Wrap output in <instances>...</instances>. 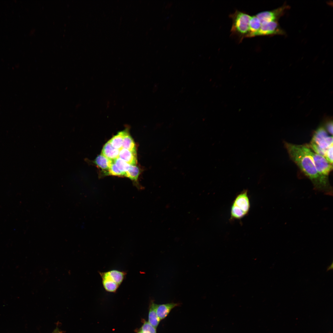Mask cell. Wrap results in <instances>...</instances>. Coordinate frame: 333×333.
<instances>
[{
	"label": "cell",
	"mask_w": 333,
	"mask_h": 333,
	"mask_svg": "<svg viewBox=\"0 0 333 333\" xmlns=\"http://www.w3.org/2000/svg\"><path fill=\"white\" fill-rule=\"evenodd\" d=\"M285 146L291 159L310 179L315 188L325 191L330 189L328 177L321 175L317 171L310 154L308 146L287 142Z\"/></svg>",
	"instance_id": "6da1fadb"
},
{
	"label": "cell",
	"mask_w": 333,
	"mask_h": 333,
	"mask_svg": "<svg viewBox=\"0 0 333 333\" xmlns=\"http://www.w3.org/2000/svg\"><path fill=\"white\" fill-rule=\"evenodd\" d=\"M232 20L231 32L240 39V41L247 37L249 32V23L251 16L247 13L236 10L229 15Z\"/></svg>",
	"instance_id": "7a4b0ae2"
},
{
	"label": "cell",
	"mask_w": 333,
	"mask_h": 333,
	"mask_svg": "<svg viewBox=\"0 0 333 333\" xmlns=\"http://www.w3.org/2000/svg\"><path fill=\"white\" fill-rule=\"evenodd\" d=\"M250 208L248 191L244 190L236 196L232 202L231 208V219L232 220L242 219L248 214Z\"/></svg>",
	"instance_id": "3957f363"
},
{
	"label": "cell",
	"mask_w": 333,
	"mask_h": 333,
	"mask_svg": "<svg viewBox=\"0 0 333 333\" xmlns=\"http://www.w3.org/2000/svg\"><path fill=\"white\" fill-rule=\"evenodd\" d=\"M309 153L319 173L322 175L328 177L332 170V164L329 162L324 156L314 152L310 147Z\"/></svg>",
	"instance_id": "277c9868"
},
{
	"label": "cell",
	"mask_w": 333,
	"mask_h": 333,
	"mask_svg": "<svg viewBox=\"0 0 333 333\" xmlns=\"http://www.w3.org/2000/svg\"><path fill=\"white\" fill-rule=\"evenodd\" d=\"M290 8L288 5H285L273 10L258 13L255 15L261 23L271 21H278L279 18Z\"/></svg>",
	"instance_id": "5b68a950"
},
{
	"label": "cell",
	"mask_w": 333,
	"mask_h": 333,
	"mask_svg": "<svg viewBox=\"0 0 333 333\" xmlns=\"http://www.w3.org/2000/svg\"><path fill=\"white\" fill-rule=\"evenodd\" d=\"M311 141L320 148L326 150L333 145V138L329 136L324 128L321 127L314 133Z\"/></svg>",
	"instance_id": "8992f818"
},
{
	"label": "cell",
	"mask_w": 333,
	"mask_h": 333,
	"mask_svg": "<svg viewBox=\"0 0 333 333\" xmlns=\"http://www.w3.org/2000/svg\"><path fill=\"white\" fill-rule=\"evenodd\" d=\"M285 31L280 27L278 21H271L261 23L256 36L284 35Z\"/></svg>",
	"instance_id": "52a82bcc"
},
{
	"label": "cell",
	"mask_w": 333,
	"mask_h": 333,
	"mask_svg": "<svg viewBox=\"0 0 333 333\" xmlns=\"http://www.w3.org/2000/svg\"><path fill=\"white\" fill-rule=\"evenodd\" d=\"M179 305V303L174 302L157 304L156 312L160 320L166 318L173 309Z\"/></svg>",
	"instance_id": "ba28073f"
},
{
	"label": "cell",
	"mask_w": 333,
	"mask_h": 333,
	"mask_svg": "<svg viewBox=\"0 0 333 333\" xmlns=\"http://www.w3.org/2000/svg\"><path fill=\"white\" fill-rule=\"evenodd\" d=\"M102 280V283L105 290L107 292L115 293L119 285L112 280L105 272H99Z\"/></svg>",
	"instance_id": "9c48e42d"
},
{
	"label": "cell",
	"mask_w": 333,
	"mask_h": 333,
	"mask_svg": "<svg viewBox=\"0 0 333 333\" xmlns=\"http://www.w3.org/2000/svg\"><path fill=\"white\" fill-rule=\"evenodd\" d=\"M119 158L130 165H136L137 163L136 153L125 149L122 148L120 150Z\"/></svg>",
	"instance_id": "30bf717a"
},
{
	"label": "cell",
	"mask_w": 333,
	"mask_h": 333,
	"mask_svg": "<svg viewBox=\"0 0 333 333\" xmlns=\"http://www.w3.org/2000/svg\"><path fill=\"white\" fill-rule=\"evenodd\" d=\"M157 305L153 300L150 301L149 307L148 320V322L156 329L161 321L157 314Z\"/></svg>",
	"instance_id": "8fae6325"
},
{
	"label": "cell",
	"mask_w": 333,
	"mask_h": 333,
	"mask_svg": "<svg viewBox=\"0 0 333 333\" xmlns=\"http://www.w3.org/2000/svg\"><path fill=\"white\" fill-rule=\"evenodd\" d=\"M120 150L113 148L109 141L104 145L101 154L113 161L119 158Z\"/></svg>",
	"instance_id": "7c38bea8"
},
{
	"label": "cell",
	"mask_w": 333,
	"mask_h": 333,
	"mask_svg": "<svg viewBox=\"0 0 333 333\" xmlns=\"http://www.w3.org/2000/svg\"><path fill=\"white\" fill-rule=\"evenodd\" d=\"M261 26L260 21L256 15L251 16L249 23V32L247 37L256 36Z\"/></svg>",
	"instance_id": "4fadbf2b"
},
{
	"label": "cell",
	"mask_w": 333,
	"mask_h": 333,
	"mask_svg": "<svg viewBox=\"0 0 333 333\" xmlns=\"http://www.w3.org/2000/svg\"><path fill=\"white\" fill-rule=\"evenodd\" d=\"M105 272L112 280L119 286L123 281L126 274L125 272L116 269L111 270Z\"/></svg>",
	"instance_id": "5bb4252c"
},
{
	"label": "cell",
	"mask_w": 333,
	"mask_h": 333,
	"mask_svg": "<svg viewBox=\"0 0 333 333\" xmlns=\"http://www.w3.org/2000/svg\"><path fill=\"white\" fill-rule=\"evenodd\" d=\"M113 162L101 154L98 155L93 161L98 167L107 172Z\"/></svg>",
	"instance_id": "9a60e30c"
},
{
	"label": "cell",
	"mask_w": 333,
	"mask_h": 333,
	"mask_svg": "<svg viewBox=\"0 0 333 333\" xmlns=\"http://www.w3.org/2000/svg\"><path fill=\"white\" fill-rule=\"evenodd\" d=\"M122 148L136 153L135 143L126 130L123 140Z\"/></svg>",
	"instance_id": "2e32d148"
},
{
	"label": "cell",
	"mask_w": 333,
	"mask_h": 333,
	"mask_svg": "<svg viewBox=\"0 0 333 333\" xmlns=\"http://www.w3.org/2000/svg\"><path fill=\"white\" fill-rule=\"evenodd\" d=\"M126 130L119 132L109 141L113 148L119 150L122 148L123 140Z\"/></svg>",
	"instance_id": "e0dca14e"
},
{
	"label": "cell",
	"mask_w": 333,
	"mask_h": 333,
	"mask_svg": "<svg viewBox=\"0 0 333 333\" xmlns=\"http://www.w3.org/2000/svg\"><path fill=\"white\" fill-rule=\"evenodd\" d=\"M139 174V169L136 165H130L129 169L126 173L125 177L133 181H136Z\"/></svg>",
	"instance_id": "ac0fdd59"
},
{
	"label": "cell",
	"mask_w": 333,
	"mask_h": 333,
	"mask_svg": "<svg viewBox=\"0 0 333 333\" xmlns=\"http://www.w3.org/2000/svg\"><path fill=\"white\" fill-rule=\"evenodd\" d=\"M114 162L118 169L123 173L125 176L126 173L129 169L130 165L119 158L115 159Z\"/></svg>",
	"instance_id": "d6986e66"
},
{
	"label": "cell",
	"mask_w": 333,
	"mask_h": 333,
	"mask_svg": "<svg viewBox=\"0 0 333 333\" xmlns=\"http://www.w3.org/2000/svg\"><path fill=\"white\" fill-rule=\"evenodd\" d=\"M143 325L140 328L142 333H157L156 328L151 325L148 321L142 319Z\"/></svg>",
	"instance_id": "ffe728a7"
},
{
	"label": "cell",
	"mask_w": 333,
	"mask_h": 333,
	"mask_svg": "<svg viewBox=\"0 0 333 333\" xmlns=\"http://www.w3.org/2000/svg\"><path fill=\"white\" fill-rule=\"evenodd\" d=\"M107 173L108 175H110L120 177L124 176L123 173L118 169L114 162L112 164Z\"/></svg>",
	"instance_id": "44dd1931"
},
{
	"label": "cell",
	"mask_w": 333,
	"mask_h": 333,
	"mask_svg": "<svg viewBox=\"0 0 333 333\" xmlns=\"http://www.w3.org/2000/svg\"><path fill=\"white\" fill-rule=\"evenodd\" d=\"M333 145L328 148L326 151L325 157L331 163H333Z\"/></svg>",
	"instance_id": "7402d4cb"
},
{
	"label": "cell",
	"mask_w": 333,
	"mask_h": 333,
	"mask_svg": "<svg viewBox=\"0 0 333 333\" xmlns=\"http://www.w3.org/2000/svg\"><path fill=\"white\" fill-rule=\"evenodd\" d=\"M326 128L327 131L331 134H333V122L332 121L328 122L326 125Z\"/></svg>",
	"instance_id": "603a6c76"
},
{
	"label": "cell",
	"mask_w": 333,
	"mask_h": 333,
	"mask_svg": "<svg viewBox=\"0 0 333 333\" xmlns=\"http://www.w3.org/2000/svg\"><path fill=\"white\" fill-rule=\"evenodd\" d=\"M333 269V262H332L330 266H328L327 268V271H329Z\"/></svg>",
	"instance_id": "cb8c5ba5"
},
{
	"label": "cell",
	"mask_w": 333,
	"mask_h": 333,
	"mask_svg": "<svg viewBox=\"0 0 333 333\" xmlns=\"http://www.w3.org/2000/svg\"><path fill=\"white\" fill-rule=\"evenodd\" d=\"M136 333H142L141 330L139 328V329H136L135 331Z\"/></svg>",
	"instance_id": "d4e9b609"
},
{
	"label": "cell",
	"mask_w": 333,
	"mask_h": 333,
	"mask_svg": "<svg viewBox=\"0 0 333 333\" xmlns=\"http://www.w3.org/2000/svg\"><path fill=\"white\" fill-rule=\"evenodd\" d=\"M52 333H60L59 331L57 329H56Z\"/></svg>",
	"instance_id": "484cf974"
}]
</instances>
